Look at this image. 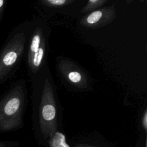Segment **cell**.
Instances as JSON below:
<instances>
[{"instance_id":"obj_10","label":"cell","mask_w":147,"mask_h":147,"mask_svg":"<svg viewBox=\"0 0 147 147\" xmlns=\"http://www.w3.org/2000/svg\"><path fill=\"white\" fill-rule=\"evenodd\" d=\"M7 0H0V22L3 17L4 10Z\"/></svg>"},{"instance_id":"obj_7","label":"cell","mask_w":147,"mask_h":147,"mask_svg":"<svg viewBox=\"0 0 147 147\" xmlns=\"http://www.w3.org/2000/svg\"><path fill=\"white\" fill-rule=\"evenodd\" d=\"M49 144L50 147H70L66 142L65 136L57 131L49 138Z\"/></svg>"},{"instance_id":"obj_8","label":"cell","mask_w":147,"mask_h":147,"mask_svg":"<svg viewBox=\"0 0 147 147\" xmlns=\"http://www.w3.org/2000/svg\"><path fill=\"white\" fill-rule=\"evenodd\" d=\"M109 0H88L87 3L82 9L81 12L83 13H88L97 9L100 8L103 5Z\"/></svg>"},{"instance_id":"obj_3","label":"cell","mask_w":147,"mask_h":147,"mask_svg":"<svg viewBox=\"0 0 147 147\" xmlns=\"http://www.w3.org/2000/svg\"><path fill=\"white\" fill-rule=\"evenodd\" d=\"M46 50V39L43 30L40 27H37L30 36L28 51V64L32 73L37 72L42 65Z\"/></svg>"},{"instance_id":"obj_1","label":"cell","mask_w":147,"mask_h":147,"mask_svg":"<svg viewBox=\"0 0 147 147\" xmlns=\"http://www.w3.org/2000/svg\"><path fill=\"white\" fill-rule=\"evenodd\" d=\"M39 132L42 138L49 140L56 131L58 109L53 87L48 79L44 81L38 108Z\"/></svg>"},{"instance_id":"obj_13","label":"cell","mask_w":147,"mask_h":147,"mask_svg":"<svg viewBox=\"0 0 147 147\" xmlns=\"http://www.w3.org/2000/svg\"><path fill=\"white\" fill-rule=\"evenodd\" d=\"M75 147H99V146L89 145V144H80V145H78Z\"/></svg>"},{"instance_id":"obj_14","label":"cell","mask_w":147,"mask_h":147,"mask_svg":"<svg viewBox=\"0 0 147 147\" xmlns=\"http://www.w3.org/2000/svg\"><path fill=\"white\" fill-rule=\"evenodd\" d=\"M134 1V0H126L127 3H131L132 1Z\"/></svg>"},{"instance_id":"obj_2","label":"cell","mask_w":147,"mask_h":147,"mask_svg":"<svg viewBox=\"0 0 147 147\" xmlns=\"http://www.w3.org/2000/svg\"><path fill=\"white\" fill-rule=\"evenodd\" d=\"M26 35L24 32L10 36L0 52V84L6 80L18 64L25 51Z\"/></svg>"},{"instance_id":"obj_6","label":"cell","mask_w":147,"mask_h":147,"mask_svg":"<svg viewBox=\"0 0 147 147\" xmlns=\"http://www.w3.org/2000/svg\"><path fill=\"white\" fill-rule=\"evenodd\" d=\"M24 99L23 87L21 85L15 86L3 100V113L6 115L11 117L18 114L22 106Z\"/></svg>"},{"instance_id":"obj_5","label":"cell","mask_w":147,"mask_h":147,"mask_svg":"<svg viewBox=\"0 0 147 147\" xmlns=\"http://www.w3.org/2000/svg\"><path fill=\"white\" fill-rule=\"evenodd\" d=\"M116 17L114 5L97 9L87 13L80 21L82 26L90 29H96L112 22Z\"/></svg>"},{"instance_id":"obj_12","label":"cell","mask_w":147,"mask_h":147,"mask_svg":"<svg viewBox=\"0 0 147 147\" xmlns=\"http://www.w3.org/2000/svg\"><path fill=\"white\" fill-rule=\"evenodd\" d=\"M12 144L11 142H3L0 141V147H13Z\"/></svg>"},{"instance_id":"obj_11","label":"cell","mask_w":147,"mask_h":147,"mask_svg":"<svg viewBox=\"0 0 147 147\" xmlns=\"http://www.w3.org/2000/svg\"><path fill=\"white\" fill-rule=\"evenodd\" d=\"M142 127H144V130L145 131H146V129H147V111H146V110L145 111L144 115L142 117Z\"/></svg>"},{"instance_id":"obj_9","label":"cell","mask_w":147,"mask_h":147,"mask_svg":"<svg viewBox=\"0 0 147 147\" xmlns=\"http://www.w3.org/2000/svg\"><path fill=\"white\" fill-rule=\"evenodd\" d=\"M41 2L45 5L48 7H63L66 6L75 0H40Z\"/></svg>"},{"instance_id":"obj_15","label":"cell","mask_w":147,"mask_h":147,"mask_svg":"<svg viewBox=\"0 0 147 147\" xmlns=\"http://www.w3.org/2000/svg\"><path fill=\"white\" fill-rule=\"evenodd\" d=\"M141 2H144L146 0H140Z\"/></svg>"},{"instance_id":"obj_4","label":"cell","mask_w":147,"mask_h":147,"mask_svg":"<svg viewBox=\"0 0 147 147\" xmlns=\"http://www.w3.org/2000/svg\"><path fill=\"white\" fill-rule=\"evenodd\" d=\"M61 75L71 86L79 89L88 87V79L86 73L71 60H62L58 63Z\"/></svg>"}]
</instances>
